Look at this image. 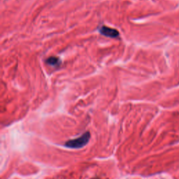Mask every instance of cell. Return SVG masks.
I'll list each match as a JSON object with an SVG mask.
<instances>
[{
	"mask_svg": "<svg viewBox=\"0 0 179 179\" xmlns=\"http://www.w3.org/2000/svg\"><path fill=\"white\" fill-rule=\"evenodd\" d=\"M90 138V133L86 132L82 134L79 137L69 140L65 143V146L69 149H79L84 147L88 143Z\"/></svg>",
	"mask_w": 179,
	"mask_h": 179,
	"instance_id": "obj_1",
	"label": "cell"
},
{
	"mask_svg": "<svg viewBox=\"0 0 179 179\" xmlns=\"http://www.w3.org/2000/svg\"><path fill=\"white\" fill-rule=\"evenodd\" d=\"M99 32L102 35L111 38H117L120 34L118 30L106 26H101L99 29Z\"/></svg>",
	"mask_w": 179,
	"mask_h": 179,
	"instance_id": "obj_2",
	"label": "cell"
},
{
	"mask_svg": "<svg viewBox=\"0 0 179 179\" xmlns=\"http://www.w3.org/2000/svg\"><path fill=\"white\" fill-rule=\"evenodd\" d=\"M46 63L48 64L51 65V66L53 67H58L61 64V61L58 57H49L47 59H46Z\"/></svg>",
	"mask_w": 179,
	"mask_h": 179,
	"instance_id": "obj_3",
	"label": "cell"
}]
</instances>
